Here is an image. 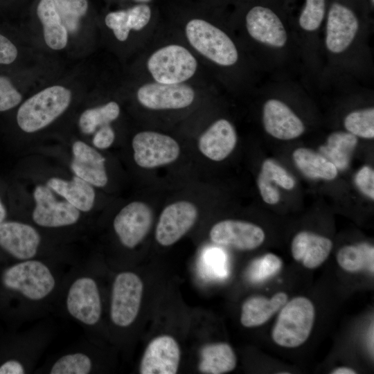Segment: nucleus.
<instances>
[{
  "label": "nucleus",
  "instance_id": "nucleus-1",
  "mask_svg": "<svg viewBox=\"0 0 374 374\" xmlns=\"http://www.w3.org/2000/svg\"><path fill=\"white\" fill-rule=\"evenodd\" d=\"M56 305L87 332L98 326L103 313V296L88 265H73L69 269Z\"/></svg>",
  "mask_w": 374,
  "mask_h": 374
},
{
  "label": "nucleus",
  "instance_id": "nucleus-2",
  "mask_svg": "<svg viewBox=\"0 0 374 374\" xmlns=\"http://www.w3.org/2000/svg\"><path fill=\"white\" fill-rule=\"evenodd\" d=\"M183 35L193 52L210 63L229 67L238 61V51L231 38L204 18H190L184 23Z\"/></svg>",
  "mask_w": 374,
  "mask_h": 374
},
{
  "label": "nucleus",
  "instance_id": "nucleus-3",
  "mask_svg": "<svg viewBox=\"0 0 374 374\" xmlns=\"http://www.w3.org/2000/svg\"><path fill=\"white\" fill-rule=\"evenodd\" d=\"M150 80L163 84L188 82L199 69L197 55L185 44L169 42L154 49L145 62Z\"/></svg>",
  "mask_w": 374,
  "mask_h": 374
},
{
  "label": "nucleus",
  "instance_id": "nucleus-4",
  "mask_svg": "<svg viewBox=\"0 0 374 374\" xmlns=\"http://www.w3.org/2000/svg\"><path fill=\"white\" fill-rule=\"evenodd\" d=\"M71 93L55 85L47 87L27 99L19 108L17 121L25 132H37L54 121L69 107Z\"/></svg>",
  "mask_w": 374,
  "mask_h": 374
},
{
  "label": "nucleus",
  "instance_id": "nucleus-5",
  "mask_svg": "<svg viewBox=\"0 0 374 374\" xmlns=\"http://www.w3.org/2000/svg\"><path fill=\"white\" fill-rule=\"evenodd\" d=\"M314 319L312 303L306 297L294 298L281 308L272 330V339L280 346L298 347L308 339Z\"/></svg>",
  "mask_w": 374,
  "mask_h": 374
},
{
  "label": "nucleus",
  "instance_id": "nucleus-6",
  "mask_svg": "<svg viewBox=\"0 0 374 374\" xmlns=\"http://www.w3.org/2000/svg\"><path fill=\"white\" fill-rule=\"evenodd\" d=\"M143 293L141 278L131 271H123L114 278L111 287L109 318L114 326L127 328L139 315Z\"/></svg>",
  "mask_w": 374,
  "mask_h": 374
},
{
  "label": "nucleus",
  "instance_id": "nucleus-7",
  "mask_svg": "<svg viewBox=\"0 0 374 374\" xmlns=\"http://www.w3.org/2000/svg\"><path fill=\"white\" fill-rule=\"evenodd\" d=\"M196 91L189 82L163 84L148 80L136 91V98L144 107L152 110L184 109L195 101Z\"/></svg>",
  "mask_w": 374,
  "mask_h": 374
},
{
  "label": "nucleus",
  "instance_id": "nucleus-8",
  "mask_svg": "<svg viewBox=\"0 0 374 374\" xmlns=\"http://www.w3.org/2000/svg\"><path fill=\"white\" fill-rule=\"evenodd\" d=\"M132 148L136 163L143 168H153L171 163L180 154L179 143L170 136L154 131H142L133 138Z\"/></svg>",
  "mask_w": 374,
  "mask_h": 374
},
{
  "label": "nucleus",
  "instance_id": "nucleus-9",
  "mask_svg": "<svg viewBox=\"0 0 374 374\" xmlns=\"http://www.w3.org/2000/svg\"><path fill=\"white\" fill-rule=\"evenodd\" d=\"M33 197L35 206L32 220L38 226L67 227L75 224L80 218V211L66 200H57L48 186H36Z\"/></svg>",
  "mask_w": 374,
  "mask_h": 374
},
{
  "label": "nucleus",
  "instance_id": "nucleus-10",
  "mask_svg": "<svg viewBox=\"0 0 374 374\" xmlns=\"http://www.w3.org/2000/svg\"><path fill=\"white\" fill-rule=\"evenodd\" d=\"M152 220V211L148 204L143 202H132L116 214L113 220V229L121 244L132 249L145 238Z\"/></svg>",
  "mask_w": 374,
  "mask_h": 374
},
{
  "label": "nucleus",
  "instance_id": "nucleus-11",
  "mask_svg": "<svg viewBox=\"0 0 374 374\" xmlns=\"http://www.w3.org/2000/svg\"><path fill=\"white\" fill-rule=\"evenodd\" d=\"M42 237L33 226L21 222L0 224V247L17 261L40 258Z\"/></svg>",
  "mask_w": 374,
  "mask_h": 374
},
{
  "label": "nucleus",
  "instance_id": "nucleus-12",
  "mask_svg": "<svg viewBox=\"0 0 374 374\" xmlns=\"http://www.w3.org/2000/svg\"><path fill=\"white\" fill-rule=\"evenodd\" d=\"M197 217V208L190 202L178 201L167 206L156 227V240L161 246L172 245L193 226Z\"/></svg>",
  "mask_w": 374,
  "mask_h": 374
},
{
  "label": "nucleus",
  "instance_id": "nucleus-13",
  "mask_svg": "<svg viewBox=\"0 0 374 374\" xmlns=\"http://www.w3.org/2000/svg\"><path fill=\"white\" fill-rule=\"evenodd\" d=\"M211 241L238 250L249 251L262 244L265 238L259 226L245 221L225 220L213 226L209 233Z\"/></svg>",
  "mask_w": 374,
  "mask_h": 374
},
{
  "label": "nucleus",
  "instance_id": "nucleus-14",
  "mask_svg": "<svg viewBox=\"0 0 374 374\" xmlns=\"http://www.w3.org/2000/svg\"><path fill=\"white\" fill-rule=\"evenodd\" d=\"M180 348L170 335L153 339L143 355L139 373L141 374H175L180 362Z\"/></svg>",
  "mask_w": 374,
  "mask_h": 374
},
{
  "label": "nucleus",
  "instance_id": "nucleus-15",
  "mask_svg": "<svg viewBox=\"0 0 374 374\" xmlns=\"http://www.w3.org/2000/svg\"><path fill=\"white\" fill-rule=\"evenodd\" d=\"M247 31L255 40L264 44L280 48L287 40L286 30L279 17L269 8L253 7L245 17Z\"/></svg>",
  "mask_w": 374,
  "mask_h": 374
},
{
  "label": "nucleus",
  "instance_id": "nucleus-16",
  "mask_svg": "<svg viewBox=\"0 0 374 374\" xmlns=\"http://www.w3.org/2000/svg\"><path fill=\"white\" fill-rule=\"evenodd\" d=\"M359 28V21L353 12L338 3H334L328 12L326 46L332 53L344 51L353 42Z\"/></svg>",
  "mask_w": 374,
  "mask_h": 374
},
{
  "label": "nucleus",
  "instance_id": "nucleus-17",
  "mask_svg": "<svg viewBox=\"0 0 374 374\" xmlns=\"http://www.w3.org/2000/svg\"><path fill=\"white\" fill-rule=\"evenodd\" d=\"M262 122L265 131L280 140L296 139L305 131L301 120L286 104L277 99L265 102Z\"/></svg>",
  "mask_w": 374,
  "mask_h": 374
},
{
  "label": "nucleus",
  "instance_id": "nucleus-18",
  "mask_svg": "<svg viewBox=\"0 0 374 374\" xmlns=\"http://www.w3.org/2000/svg\"><path fill=\"white\" fill-rule=\"evenodd\" d=\"M96 366L94 355L87 340L63 351L38 368L37 373L90 374L94 373Z\"/></svg>",
  "mask_w": 374,
  "mask_h": 374
},
{
  "label": "nucleus",
  "instance_id": "nucleus-19",
  "mask_svg": "<svg viewBox=\"0 0 374 374\" xmlns=\"http://www.w3.org/2000/svg\"><path fill=\"white\" fill-rule=\"evenodd\" d=\"M238 141L233 125L226 119L213 122L199 136L198 148L206 158L221 161L234 150Z\"/></svg>",
  "mask_w": 374,
  "mask_h": 374
},
{
  "label": "nucleus",
  "instance_id": "nucleus-20",
  "mask_svg": "<svg viewBox=\"0 0 374 374\" xmlns=\"http://www.w3.org/2000/svg\"><path fill=\"white\" fill-rule=\"evenodd\" d=\"M72 152L71 168L76 176L96 187H103L107 184L103 156L82 141L73 143Z\"/></svg>",
  "mask_w": 374,
  "mask_h": 374
},
{
  "label": "nucleus",
  "instance_id": "nucleus-21",
  "mask_svg": "<svg viewBox=\"0 0 374 374\" xmlns=\"http://www.w3.org/2000/svg\"><path fill=\"white\" fill-rule=\"evenodd\" d=\"M332 248V241L323 235L301 231L293 238L291 251L293 258L308 269L320 266L328 257Z\"/></svg>",
  "mask_w": 374,
  "mask_h": 374
},
{
  "label": "nucleus",
  "instance_id": "nucleus-22",
  "mask_svg": "<svg viewBox=\"0 0 374 374\" xmlns=\"http://www.w3.org/2000/svg\"><path fill=\"white\" fill-rule=\"evenodd\" d=\"M47 186L80 212H89L93 206L96 193L93 186L76 175L70 181L52 177Z\"/></svg>",
  "mask_w": 374,
  "mask_h": 374
},
{
  "label": "nucleus",
  "instance_id": "nucleus-23",
  "mask_svg": "<svg viewBox=\"0 0 374 374\" xmlns=\"http://www.w3.org/2000/svg\"><path fill=\"white\" fill-rule=\"evenodd\" d=\"M287 299L285 292H278L270 299L263 296H253L247 299L242 306V325L247 328L262 325L281 309Z\"/></svg>",
  "mask_w": 374,
  "mask_h": 374
},
{
  "label": "nucleus",
  "instance_id": "nucleus-24",
  "mask_svg": "<svg viewBox=\"0 0 374 374\" xmlns=\"http://www.w3.org/2000/svg\"><path fill=\"white\" fill-rule=\"evenodd\" d=\"M37 16L43 25L46 44L52 49L61 50L68 42V31L55 6L53 0H40Z\"/></svg>",
  "mask_w": 374,
  "mask_h": 374
},
{
  "label": "nucleus",
  "instance_id": "nucleus-25",
  "mask_svg": "<svg viewBox=\"0 0 374 374\" xmlns=\"http://www.w3.org/2000/svg\"><path fill=\"white\" fill-rule=\"evenodd\" d=\"M237 358L231 346L226 343L204 346L200 351L199 371L205 374H223L233 371Z\"/></svg>",
  "mask_w": 374,
  "mask_h": 374
},
{
  "label": "nucleus",
  "instance_id": "nucleus-26",
  "mask_svg": "<svg viewBox=\"0 0 374 374\" xmlns=\"http://www.w3.org/2000/svg\"><path fill=\"white\" fill-rule=\"evenodd\" d=\"M292 157L297 168L308 177L332 180L337 176V167L310 149L299 148L294 151Z\"/></svg>",
  "mask_w": 374,
  "mask_h": 374
},
{
  "label": "nucleus",
  "instance_id": "nucleus-27",
  "mask_svg": "<svg viewBox=\"0 0 374 374\" xmlns=\"http://www.w3.org/2000/svg\"><path fill=\"white\" fill-rule=\"evenodd\" d=\"M357 144L356 136L345 132H335L330 134L326 145L320 151L337 168L343 170L349 163L350 157Z\"/></svg>",
  "mask_w": 374,
  "mask_h": 374
},
{
  "label": "nucleus",
  "instance_id": "nucleus-28",
  "mask_svg": "<svg viewBox=\"0 0 374 374\" xmlns=\"http://www.w3.org/2000/svg\"><path fill=\"white\" fill-rule=\"evenodd\" d=\"M373 247L367 243L346 245L337 253V260L339 266L350 272L366 269L373 273Z\"/></svg>",
  "mask_w": 374,
  "mask_h": 374
},
{
  "label": "nucleus",
  "instance_id": "nucleus-29",
  "mask_svg": "<svg viewBox=\"0 0 374 374\" xmlns=\"http://www.w3.org/2000/svg\"><path fill=\"white\" fill-rule=\"evenodd\" d=\"M120 107L115 101L103 105L88 109L80 116L79 127L84 134H91L105 125L115 121L120 114Z\"/></svg>",
  "mask_w": 374,
  "mask_h": 374
},
{
  "label": "nucleus",
  "instance_id": "nucleus-30",
  "mask_svg": "<svg viewBox=\"0 0 374 374\" xmlns=\"http://www.w3.org/2000/svg\"><path fill=\"white\" fill-rule=\"evenodd\" d=\"M105 22L120 42L126 41L132 30L141 31L139 23L132 7L109 12L105 18Z\"/></svg>",
  "mask_w": 374,
  "mask_h": 374
},
{
  "label": "nucleus",
  "instance_id": "nucleus-31",
  "mask_svg": "<svg viewBox=\"0 0 374 374\" xmlns=\"http://www.w3.org/2000/svg\"><path fill=\"white\" fill-rule=\"evenodd\" d=\"M344 125L348 132L363 139L374 138V109L355 110L344 118Z\"/></svg>",
  "mask_w": 374,
  "mask_h": 374
},
{
  "label": "nucleus",
  "instance_id": "nucleus-32",
  "mask_svg": "<svg viewBox=\"0 0 374 374\" xmlns=\"http://www.w3.org/2000/svg\"><path fill=\"white\" fill-rule=\"evenodd\" d=\"M53 2L67 31L75 32L80 18L87 12V0H53Z\"/></svg>",
  "mask_w": 374,
  "mask_h": 374
},
{
  "label": "nucleus",
  "instance_id": "nucleus-33",
  "mask_svg": "<svg viewBox=\"0 0 374 374\" xmlns=\"http://www.w3.org/2000/svg\"><path fill=\"white\" fill-rule=\"evenodd\" d=\"M282 266V260L276 255L269 253L251 264L247 271L248 277L252 282H262L277 274Z\"/></svg>",
  "mask_w": 374,
  "mask_h": 374
},
{
  "label": "nucleus",
  "instance_id": "nucleus-34",
  "mask_svg": "<svg viewBox=\"0 0 374 374\" xmlns=\"http://www.w3.org/2000/svg\"><path fill=\"white\" fill-rule=\"evenodd\" d=\"M326 10V0H306L299 17V25L306 31L316 30L321 25Z\"/></svg>",
  "mask_w": 374,
  "mask_h": 374
},
{
  "label": "nucleus",
  "instance_id": "nucleus-35",
  "mask_svg": "<svg viewBox=\"0 0 374 374\" xmlns=\"http://www.w3.org/2000/svg\"><path fill=\"white\" fill-rule=\"evenodd\" d=\"M260 173L284 189L292 190L294 187L293 177L274 160L266 159L262 164Z\"/></svg>",
  "mask_w": 374,
  "mask_h": 374
},
{
  "label": "nucleus",
  "instance_id": "nucleus-36",
  "mask_svg": "<svg viewBox=\"0 0 374 374\" xmlns=\"http://www.w3.org/2000/svg\"><path fill=\"white\" fill-rule=\"evenodd\" d=\"M22 99L21 93L15 88L9 79L0 76V112L16 107Z\"/></svg>",
  "mask_w": 374,
  "mask_h": 374
},
{
  "label": "nucleus",
  "instance_id": "nucleus-37",
  "mask_svg": "<svg viewBox=\"0 0 374 374\" xmlns=\"http://www.w3.org/2000/svg\"><path fill=\"white\" fill-rule=\"evenodd\" d=\"M206 268L219 277L226 275V256L219 249H211L204 256Z\"/></svg>",
  "mask_w": 374,
  "mask_h": 374
},
{
  "label": "nucleus",
  "instance_id": "nucleus-38",
  "mask_svg": "<svg viewBox=\"0 0 374 374\" xmlns=\"http://www.w3.org/2000/svg\"><path fill=\"white\" fill-rule=\"evenodd\" d=\"M355 183L362 193L374 199V171L371 167L363 166L357 172Z\"/></svg>",
  "mask_w": 374,
  "mask_h": 374
},
{
  "label": "nucleus",
  "instance_id": "nucleus-39",
  "mask_svg": "<svg viewBox=\"0 0 374 374\" xmlns=\"http://www.w3.org/2000/svg\"><path fill=\"white\" fill-rule=\"evenodd\" d=\"M257 185L265 202L274 205L279 202L280 194L278 190L272 185V182L260 172L258 177Z\"/></svg>",
  "mask_w": 374,
  "mask_h": 374
},
{
  "label": "nucleus",
  "instance_id": "nucleus-40",
  "mask_svg": "<svg viewBox=\"0 0 374 374\" xmlns=\"http://www.w3.org/2000/svg\"><path fill=\"white\" fill-rule=\"evenodd\" d=\"M115 139V133L110 125L100 127L93 138V145L98 149H107L112 145Z\"/></svg>",
  "mask_w": 374,
  "mask_h": 374
},
{
  "label": "nucleus",
  "instance_id": "nucleus-41",
  "mask_svg": "<svg viewBox=\"0 0 374 374\" xmlns=\"http://www.w3.org/2000/svg\"><path fill=\"white\" fill-rule=\"evenodd\" d=\"M16 46L5 36L0 34V64H8L17 57Z\"/></svg>",
  "mask_w": 374,
  "mask_h": 374
},
{
  "label": "nucleus",
  "instance_id": "nucleus-42",
  "mask_svg": "<svg viewBox=\"0 0 374 374\" xmlns=\"http://www.w3.org/2000/svg\"><path fill=\"white\" fill-rule=\"evenodd\" d=\"M330 373L332 374H355L357 373V372L350 368L343 366V367H339L332 370Z\"/></svg>",
  "mask_w": 374,
  "mask_h": 374
},
{
  "label": "nucleus",
  "instance_id": "nucleus-43",
  "mask_svg": "<svg viewBox=\"0 0 374 374\" xmlns=\"http://www.w3.org/2000/svg\"><path fill=\"white\" fill-rule=\"evenodd\" d=\"M6 214V210L0 200V224L4 222Z\"/></svg>",
  "mask_w": 374,
  "mask_h": 374
},
{
  "label": "nucleus",
  "instance_id": "nucleus-44",
  "mask_svg": "<svg viewBox=\"0 0 374 374\" xmlns=\"http://www.w3.org/2000/svg\"><path fill=\"white\" fill-rule=\"evenodd\" d=\"M372 328H370V332H369V341H368V347L370 348V350H372V352L373 351V324H372Z\"/></svg>",
  "mask_w": 374,
  "mask_h": 374
},
{
  "label": "nucleus",
  "instance_id": "nucleus-45",
  "mask_svg": "<svg viewBox=\"0 0 374 374\" xmlns=\"http://www.w3.org/2000/svg\"><path fill=\"white\" fill-rule=\"evenodd\" d=\"M135 1H137L139 3H148V2L151 1L152 0H134Z\"/></svg>",
  "mask_w": 374,
  "mask_h": 374
}]
</instances>
